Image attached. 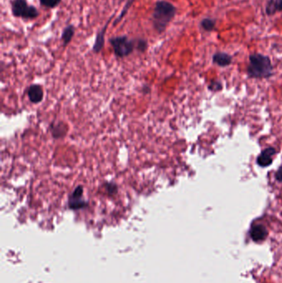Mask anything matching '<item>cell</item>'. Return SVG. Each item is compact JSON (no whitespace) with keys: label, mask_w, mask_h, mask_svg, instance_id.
Listing matches in <instances>:
<instances>
[{"label":"cell","mask_w":282,"mask_h":283,"mask_svg":"<svg viewBox=\"0 0 282 283\" xmlns=\"http://www.w3.org/2000/svg\"><path fill=\"white\" fill-rule=\"evenodd\" d=\"M177 8L167 0H157L155 3L151 21L155 31L162 34L176 15Z\"/></svg>","instance_id":"obj_1"},{"label":"cell","mask_w":282,"mask_h":283,"mask_svg":"<svg viewBox=\"0 0 282 283\" xmlns=\"http://www.w3.org/2000/svg\"><path fill=\"white\" fill-rule=\"evenodd\" d=\"M248 59L247 69L248 77L266 79L273 75V66L268 56L255 52L249 55Z\"/></svg>","instance_id":"obj_2"},{"label":"cell","mask_w":282,"mask_h":283,"mask_svg":"<svg viewBox=\"0 0 282 283\" xmlns=\"http://www.w3.org/2000/svg\"><path fill=\"white\" fill-rule=\"evenodd\" d=\"M11 10L15 18H23L25 20L36 19L39 16L37 8L29 4L27 0H13L11 3Z\"/></svg>","instance_id":"obj_3"},{"label":"cell","mask_w":282,"mask_h":283,"mask_svg":"<svg viewBox=\"0 0 282 283\" xmlns=\"http://www.w3.org/2000/svg\"><path fill=\"white\" fill-rule=\"evenodd\" d=\"M109 43L113 47V52L116 57H128L134 52L136 44L134 41L128 38L127 36H117L109 39Z\"/></svg>","instance_id":"obj_4"},{"label":"cell","mask_w":282,"mask_h":283,"mask_svg":"<svg viewBox=\"0 0 282 283\" xmlns=\"http://www.w3.org/2000/svg\"><path fill=\"white\" fill-rule=\"evenodd\" d=\"M83 194H84V187L82 185H78L69 197L68 207L70 210L78 211L88 206L89 202L83 198Z\"/></svg>","instance_id":"obj_5"},{"label":"cell","mask_w":282,"mask_h":283,"mask_svg":"<svg viewBox=\"0 0 282 283\" xmlns=\"http://www.w3.org/2000/svg\"><path fill=\"white\" fill-rule=\"evenodd\" d=\"M277 153V151L274 147H267L266 149L262 151L259 156L256 158V163L261 168H267L270 165H272L273 162V157Z\"/></svg>","instance_id":"obj_6"},{"label":"cell","mask_w":282,"mask_h":283,"mask_svg":"<svg viewBox=\"0 0 282 283\" xmlns=\"http://www.w3.org/2000/svg\"><path fill=\"white\" fill-rule=\"evenodd\" d=\"M113 17V16H112V17L107 21V23L105 24V26L103 27L102 29L98 32L96 37H95V44H94V46H93V51H94V52H95V53H100V52L102 51L103 48H104V46H105V43H106V31H107V29H108V25H109V23H110Z\"/></svg>","instance_id":"obj_7"},{"label":"cell","mask_w":282,"mask_h":283,"mask_svg":"<svg viewBox=\"0 0 282 283\" xmlns=\"http://www.w3.org/2000/svg\"><path fill=\"white\" fill-rule=\"evenodd\" d=\"M28 96L32 103H40L43 100V89L41 85H37V84L32 85L28 90Z\"/></svg>","instance_id":"obj_8"},{"label":"cell","mask_w":282,"mask_h":283,"mask_svg":"<svg viewBox=\"0 0 282 283\" xmlns=\"http://www.w3.org/2000/svg\"><path fill=\"white\" fill-rule=\"evenodd\" d=\"M213 64L220 67H227L230 66L233 62V57L226 52H218L214 53L212 57Z\"/></svg>","instance_id":"obj_9"},{"label":"cell","mask_w":282,"mask_h":283,"mask_svg":"<svg viewBox=\"0 0 282 283\" xmlns=\"http://www.w3.org/2000/svg\"><path fill=\"white\" fill-rule=\"evenodd\" d=\"M265 13L267 16L282 13V0H267L265 6Z\"/></svg>","instance_id":"obj_10"},{"label":"cell","mask_w":282,"mask_h":283,"mask_svg":"<svg viewBox=\"0 0 282 283\" xmlns=\"http://www.w3.org/2000/svg\"><path fill=\"white\" fill-rule=\"evenodd\" d=\"M74 32H75V29L73 24H69L63 29L62 37H61L63 42V46H67L72 41L74 36Z\"/></svg>","instance_id":"obj_11"},{"label":"cell","mask_w":282,"mask_h":283,"mask_svg":"<svg viewBox=\"0 0 282 283\" xmlns=\"http://www.w3.org/2000/svg\"><path fill=\"white\" fill-rule=\"evenodd\" d=\"M267 229L261 224L252 227L251 229V236L254 240H261L267 236Z\"/></svg>","instance_id":"obj_12"},{"label":"cell","mask_w":282,"mask_h":283,"mask_svg":"<svg viewBox=\"0 0 282 283\" xmlns=\"http://www.w3.org/2000/svg\"><path fill=\"white\" fill-rule=\"evenodd\" d=\"M200 27L205 32L211 33L216 29V19L212 18H204L200 21Z\"/></svg>","instance_id":"obj_13"},{"label":"cell","mask_w":282,"mask_h":283,"mask_svg":"<svg viewBox=\"0 0 282 283\" xmlns=\"http://www.w3.org/2000/svg\"><path fill=\"white\" fill-rule=\"evenodd\" d=\"M66 128H67L66 125L64 124H62V123L57 124V126H53L52 134H53V137H54L55 139H60V138L64 137L67 132Z\"/></svg>","instance_id":"obj_14"},{"label":"cell","mask_w":282,"mask_h":283,"mask_svg":"<svg viewBox=\"0 0 282 283\" xmlns=\"http://www.w3.org/2000/svg\"><path fill=\"white\" fill-rule=\"evenodd\" d=\"M134 0H128L126 3L125 6L123 7V10L121 11L120 14L118 16V18H116L114 22H113V26H116L118 23H120L121 20L123 19V17L128 13L129 8H131V6L134 3Z\"/></svg>","instance_id":"obj_15"},{"label":"cell","mask_w":282,"mask_h":283,"mask_svg":"<svg viewBox=\"0 0 282 283\" xmlns=\"http://www.w3.org/2000/svg\"><path fill=\"white\" fill-rule=\"evenodd\" d=\"M104 187L108 196H114L118 193V185L114 182H106L104 184Z\"/></svg>","instance_id":"obj_16"},{"label":"cell","mask_w":282,"mask_h":283,"mask_svg":"<svg viewBox=\"0 0 282 283\" xmlns=\"http://www.w3.org/2000/svg\"><path fill=\"white\" fill-rule=\"evenodd\" d=\"M41 5L48 8H57L59 5L62 0H39Z\"/></svg>","instance_id":"obj_17"},{"label":"cell","mask_w":282,"mask_h":283,"mask_svg":"<svg viewBox=\"0 0 282 283\" xmlns=\"http://www.w3.org/2000/svg\"><path fill=\"white\" fill-rule=\"evenodd\" d=\"M147 46H148L147 41L145 39H139V41H137L136 48L139 52H145L147 49Z\"/></svg>","instance_id":"obj_18"},{"label":"cell","mask_w":282,"mask_h":283,"mask_svg":"<svg viewBox=\"0 0 282 283\" xmlns=\"http://www.w3.org/2000/svg\"><path fill=\"white\" fill-rule=\"evenodd\" d=\"M276 179L278 180L279 182H282V166L280 167L279 169L277 170L276 173Z\"/></svg>","instance_id":"obj_19"}]
</instances>
